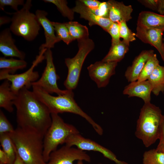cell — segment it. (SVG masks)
<instances>
[{"label":"cell","mask_w":164,"mask_h":164,"mask_svg":"<svg viewBox=\"0 0 164 164\" xmlns=\"http://www.w3.org/2000/svg\"><path fill=\"white\" fill-rule=\"evenodd\" d=\"M18 127L33 131L43 136L51 125V113L32 91L22 88L13 101Z\"/></svg>","instance_id":"obj_1"},{"label":"cell","mask_w":164,"mask_h":164,"mask_svg":"<svg viewBox=\"0 0 164 164\" xmlns=\"http://www.w3.org/2000/svg\"><path fill=\"white\" fill-rule=\"evenodd\" d=\"M9 134L17 154L25 164H46L43 157L44 136L19 127Z\"/></svg>","instance_id":"obj_2"},{"label":"cell","mask_w":164,"mask_h":164,"mask_svg":"<svg viewBox=\"0 0 164 164\" xmlns=\"http://www.w3.org/2000/svg\"><path fill=\"white\" fill-rule=\"evenodd\" d=\"M32 91L41 102L48 108L51 114L72 113L85 118L91 125L97 133L100 135L103 134L101 127L97 123L78 105L74 99L73 90H68L65 94L53 96L40 87L32 86Z\"/></svg>","instance_id":"obj_3"},{"label":"cell","mask_w":164,"mask_h":164,"mask_svg":"<svg viewBox=\"0 0 164 164\" xmlns=\"http://www.w3.org/2000/svg\"><path fill=\"white\" fill-rule=\"evenodd\" d=\"M162 115L160 109L150 102L145 103L141 108L135 134L146 147L158 139Z\"/></svg>","instance_id":"obj_4"},{"label":"cell","mask_w":164,"mask_h":164,"mask_svg":"<svg viewBox=\"0 0 164 164\" xmlns=\"http://www.w3.org/2000/svg\"><path fill=\"white\" fill-rule=\"evenodd\" d=\"M32 1L27 0L22 8L12 14L9 29L15 35L28 41L33 40L38 36L40 25L35 14L31 12Z\"/></svg>","instance_id":"obj_5"},{"label":"cell","mask_w":164,"mask_h":164,"mask_svg":"<svg viewBox=\"0 0 164 164\" xmlns=\"http://www.w3.org/2000/svg\"><path fill=\"white\" fill-rule=\"evenodd\" d=\"M51 116V125L43 138V157L46 163L51 153L57 149L59 145L65 143L69 136L80 133L74 126L65 123L58 114L52 113Z\"/></svg>","instance_id":"obj_6"},{"label":"cell","mask_w":164,"mask_h":164,"mask_svg":"<svg viewBox=\"0 0 164 164\" xmlns=\"http://www.w3.org/2000/svg\"><path fill=\"white\" fill-rule=\"evenodd\" d=\"M77 42L78 50L77 54L72 58L65 59L68 72L63 84L67 89L71 90L77 86L84 61L95 46L94 42L89 38L77 40Z\"/></svg>","instance_id":"obj_7"},{"label":"cell","mask_w":164,"mask_h":164,"mask_svg":"<svg viewBox=\"0 0 164 164\" xmlns=\"http://www.w3.org/2000/svg\"><path fill=\"white\" fill-rule=\"evenodd\" d=\"M38 55L32 62L31 67L25 72L20 74H12L9 70H0V80H7L11 83V89L12 92L17 95L19 91L24 87L28 89L32 87V83L38 79L39 75L37 71L34 69L35 67L45 59L44 53L47 49L39 48Z\"/></svg>","instance_id":"obj_8"},{"label":"cell","mask_w":164,"mask_h":164,"mask_svg":"<svg viewBox=\"0 0 164 164\" xmlns=\"http://www.w3.org/2000/svg\"><path fill=\"white\" fill-rule=\"evenodd\" d=\"M44 56L46 60V66L40 78L32 83V86L40 87L50 94L55 93L60 95L66 93L68 89L61 90L57 85V82L60 77L56 73L51 49L46 50Z\"/></svg>","instance_id":"obj_9"},{"label":"cell","mask_w":164,"mask_h":164,"mask_svg":"<svg viewBox=\"0 0 164 164\" xmlns=\"http://www.w3.org/2000/svg\"><path fill=\"white\" fill-rule=\"evenodd\" d=\"M65 145L75 146L83 151H92L99 152L104 156L117 164H128L125 162L119 160L116 155L111 150L90 139L83 137L80 133L73 134L69 136L66 139Z\"/></svg>","instance_id":"obj_10"},{"label":"cell","mask_w":164,"mask_h":164,"mask_svg":"<svg viewBox=\"0 0 164 164\" xmlns=\"http://www.w3.org/2000/svg\"><path fill=\"white\" fill-rule=\"evenodd\" d=\"M77 160L90 162L91 159L84 151L65 145L52 152L46 164H73Z\"/></svg>","instance_id":"obj_11"},{"label":"cell","mask_w":164,"mask_h":164,"mask_svg":"<svg viewBox=\"0 0 164 164\" xmlns=\"http://www.w3.org/2000/svg\"><path fill=\"white\" fill-rule=\"evenodd\" d=\"M118 63L101 60L96 62L88 67L89 76L95 82L98 88L104 87L108 84L111 76L115 74Z\"/></svg>","instance_id":"obj_12"},{"label":"cell","mask_w":164,"mask_h":164,"mask_svg":"<svg viewBox=\"0 0 164 164\" xmlns=\"http://www.w3.org/2000/svg\"><path fill=\"white\" fill-rule=\"evenodd\" d=\"M136 36L142 42L150 44L158 51L164 62V48L162 35L163 31L137 26Z\"/></svg>","instance_id":"obj_13"},{"label":"cell","mask_w":164,"mask_h":164,"mask_svg":"<svg viewBox=\"0 0 164 164\" xmlns=\"http://www.w3.org/2000/svg\"><path fill=\"white\" fill-rule=\"evenodd\" d=\"M73 11L80 15V17L88 21L90 26L97 25L108 32L113 23L109 19L103 18L93 13L80 0L76 2L75 6L72 9Z\"/></svg>","instance_id":"obj_14"},{"label":"cell","mask_w":164,"mask_h":164,"mask_svg":"<svg viewBox=\"0 0 164 164\" xmlns=\"http://www.w3.org/2000/svg\"><path fill=\"white\" fill-rule=\"evenodd\" d=\"M40 26L43 28L45 38V42L39 48L51 49L54 47L55 44L60 40L55 34L54 28L52 21L47 17V12L45 11L37 9L35 14Z\"/></svg>","instance_id":"obj_15"},{"label":"cell","mask_w":164,"mask_h":164,"mask_svg":"<svg viewBox=\"0 0 164 164\" xmlns=\"http://www.w3.org/2000/svg\"><path fill=\"white\" fill-rule=\"evenodd\" d=\"M9 28H6L0 33V51L5 57H16L24 60L26 54L20 50L15 44Z\"/></svg>","instance_id":"obj_16"},{"label":"cell","mask_w":164,"mask_h":164,"mask_svg":"<svg viewBox=\"0 0 164 164\" xmlns=\"http://www.w3.org/2000/svg\"><path fill=\"white\" fill-rule=\"evenodd\" d=\"M109 9V19L113 22L118 24L122 21L127 22L132 19V5H125L122 2L114 0L107 2Z\"/></svg>","instance_id":"obj_17"},{"label":"cell","mask_w":164,"mask_h":164,"mask_svg":"<svg viewBox=\"0 0 164 164\" xmlns=\"http://www.w3.org/2000/svg\"><path fill=\"white\" fill-rule=\"evenodd\" d=\"M152 88L148 80L131 82L126 86L123 91V94L129 97H136L141 98L145 103L150 102L151 94Z\"/></svg>","instance_id":"obj_18"},{"label":"cell","mask_w":164,"mask_h":164,"mask_svg":"<svg viewBox=\"0 0 164 164\" xmlns=\"http://www.w3.org/2000/svg\"><path fill=\"white\" fill-rule=\"evenodd\" d=\"M154 53L152 50H143L135 58L132 65L127 68L125 73V76L128 82L137 80L145 64Z\"/></svg>","instance_id":"obj_19"},{"label":"cell","mask_w":164,"mask_h":164,"mask_svg":"<svg viewBox=\"0 0 164 164\" xmlns=\"http://www.w3.org/2000/svg\"><path fill=\"white\" fill-rule=\"evenodd\" d=\"M137 26L164 31V15L148 11H142L139 14Z\"/></svg>","instance_id":"obj_20"},{"label":"cell","mask_w":164,"mask_h":164,"mask_svg":"<svg viewBox=\"0 0 164 164\" xmlns=\"http://www.w3.org/2000/svg\"><path fill=\"white\" fill-rule=\"evenodd\" d=\"M11 83L7 80L0 86V107L9 112L14 110L13 101L16 95L11 91Z\"/></svg>","instance_id":"obj_21"},{"label":"cell","mask_w":164,"mask_h":164,"mask_svg":"<svg viewBox=\"0 0 164 164\" xmlns=\"http://www.w3.org/2000/svg\"><path fill=\"white\" fill-rule=\"evenodd\" d=\"M129 45V43L123 40L111 45L109 52L102 60L105 62L120 61L128 51Z\"/></svg>","instance_id":"obj_22"},{"label":"cell","mask_w":164,"mask_h":164,"mask_svg":"<svg viewBox=\"0 0 164 164\" xmlns=\"http://www.w3.org/2000/svg\"><path fill=\"white\" fill-rule=\"evenodd\" d=\"M147 80L152 86V92L156 96L164 92V66L158 65L154 69Z\"/></svg>","instance_id":"obj_23"},{"label":"cell","mask_w":164,"mask_h":164,"mask_svg":"<svg viewBox=\"0 0 164 164\" xmlns=\"http://www.w3.org/2000/svg\"><path fill=\"white\" fill-rule=\"evenodd\" d=\"M65 23L70 35L75 40L89 38V31L87 26L76 21H70Z\"/></svg>","instance_id":"obj_24"},{"label":"cell","mask_w":164,"mask_h":164,"mask_svg":"<svg viewBox=\"0 0 164 164\" xmlns=\"http://www.w3.org/2000/svg\"><path fill=\"white\" fill-rule=\"evenodd\" d=\"M0 142L2 149L8 157V164H13L16 158V151L9 133L0 134Z\"/></svg>","instance_id":"obj_25"},{"label":"cell","mask_w":164,"mask_h":164,"mask_svg":"<svg viewBox=\"0 0 164 164\" xmlns=\"http://www.w3.org/2000/svg\"><path fill=\"white\" fill-rule=\"evenodd\" d=\"M27 63L24 60L16 59L12 58H6L5 57H0V69L9 70L10 73L14 74L19 70L25 68Z\"/></svg>","instance_id":"obj_26"},{"label":"cell","mask_w":164,"mask_h":164,"mask_svg":"<svg viewBox=\"0 0 164 164\" xmlns=\"http://www.w3.org/2000/svg\"><path fill=\"white\" fill-rule=\"evenodd\" d=\"M159 64V61L156 54L153 53L149 57L145 64L138 78L137 81L146 80L154 69Z\"/></svg>","instance_id":"obj_27"},{"label":"cell","mask_w":164,"mask_h":164,"mask_svg":"<svg viewBox=\"0 0 164 164\" xmlns=\"http://www.w3.org/2000/svg\"><path fill=\"white\" fill-rule=\"evenodd\" d=\"M143 164H164V153L156 149L145 151L143 157Z\"/></svg>","instance_id":"obj_28"},{"label":"cell","mask_w":164,"mask_h":164,"mask_svg":"<svg viewBox=\"0 0 164 164\" xmlns=\"http://www.w3.org/2000/svg\"><path fill=\"white\" fill-rule=\"evenodd\" d=\"M52 22L56 32V35L60 40L63 41L67 45H68L75 40L70 35L65 22Z\"/></svg>","instance_id":"obj_29"},{"label":"cell","mask_w":164,"mask_h":164,"mask_svg":"<svg viewBox=\"0 0 164 164\" xmlns=\"http://www.w3.org/2000/svg\"><path fill=\"white\" fill-rule=\"evenodd\" d=\"M46 3H51L54 5L58 10L64 17H66L72 21L74 19V13L72 9H70L67 6V2L65 0H43Z\"/></svg>","instance_id":"obj_30"},{"label":"cell","mask_w":164,"mask_h":164,"mask_svg":"<svg viewBox=\"0 0 164 164\" xmlns=\"http://www.w3.org/2000/svg\"><path fill=\"white\" fill-rule=\"evenodd\" d=\"M118 24L119 26L120 37L122 38L124 41L129 44L130 42L136 40V33L128 28L126 22L122 21Z\"/></svg>","instance_id":"obj_31"},{"label":"cell","mask_w":164,"mask_h":164,"mask_svg":"<svg viewBox=\"0 0 164 164\" xmlns=\"http://www.w3.org/2000/svg\"><path fill=\"white\" fill-rule=\"evenodd\" d=\"M15 130L2 111L0 110V134L11 133Z\"/></svg>","instance_id":"obj_32"},{"label":"cell","mask_w":164,"mask_h":164,"mask_svg":"<svg viewBox=\"0 0 164 164\" xmlns=\"http://www.w3.org/2000/svg\"><path fill=\"white\" fill-rule=\"evenodd\" d=\"M89 9L91 12L97 16L106 18H109V9L107 2H101L99 7L97 9Z\"/></svg>","instance_id":"obj_33"},{"label":"cell","mask_w":164,"mask_h":164,"mask_svg":"<svg viewBox=\"0 0 164 164\" xmlns=\"http://www.w3.org/2000/svg\"><path fill=\"white\" fill-rule=\"evenodd\" d=\"M24 4V1L23 0H0V9L4 10L5 6H10L16 12L19 10L18 6L23 5Z\"/></svg>","instance_id":"obj_34"},{"label":"cell","mask_w":164,"mask_h":164,"mask_svg":"<svg viewBox=\"0 0 164 164\" xmlns=\"http://www.w3.org/2000/svg\"><path fill=\"white\" fill-rule=\"evenodd\" d=\"M108 32L110 35L111 37V45L117 43L121 40L119 26L118 24L113 22Z\"/></svg>","instance_id":"obj_35"},{"label":"cell","mask_w":164,"mask_h":164,"mask_svg":"<svg viewBox=\"0 0 164 164\" xmlns=\"http://www.w3.org/2000/svg\"><path fill=\"white\" fill-rule=\"evenodd\" d=\"M158 139L159 141L156 149L158 151L164 148V115H162L159 127Z\"/></svg>","instance_id":"obj_36"},{"label":"cell","mask_w":164,"mask_h":164,"mask_svg":"<svg viewBox=\"0 0 164 164\" xmlns=\"http://www.w3.org/2000/svg\"><path fill=\"white\" fill-rule=\"evenodd\" d=\"M86 6L91 9L97 8L101 2L97 0H80Z\"/></svg>","instance_id":"obj_37"},{"label":"cell","mask_w":164,"mask_h":164,"mask_svg":"<svg viewBox=\"0 0 164 164\" xmlns=\"http://www.w3.org/2000/svg\"><path fill=\"white\" fill-rule=\"evenodd\" d=\"M138 1L145 7L152 10L157 11V0H140Z\"/></svg>","instance_id":"obj_38"},{"label":"cell","mask_w":164,"mask_h":164,"mask_svg":"<svg viewBox=\"0 0 164 164\" xmlns=\"http://www.w3.org/2000/svg\"><path fill=\"white\" fill-rule=\"evenodd\" d=\"M157 11L160 15H164V0H157Z\"/></svg>","instance_id":"obj_39"},{"label":"cell","mask_w":164,"mask_h":164,"mask_svg":"<svg viewBox=\"0 0 164 164\" xmlns=\"http://www.w3.org/2000/svg\"><path fill=\"white\" fill-rule=\"evenodd\" d=\"M8 157L2 149H0V163L2 164H8Z\"/></svg>","instance_id":"obj_40"},{"label":"cell","mask_w":164,"mask_h":164,"mask_svg":"<svg viewBox=\"0 0 164 164\" xmlns=\"http://www.w3.org/2000/svg\"><path fill=\"white\" fill-rule=\"evenodd\" d=\"M11 22V18L9 17L2 16L0 17V26L9 23Z\"/></svg>","instance_id":"obj_41"},{"label":"cell","mask_w":164,"mask_h":164,"mask_svg":"<svg viewBox=\"0 0 164 164\" xmlns=\"http://www.w3.org/2000/svg\"><path fill=\"white\" fill-rule=\"evenodd\" d=\"M15 151L16 158L13 164H25L23 161L22 160V159L20 158L17 154L16 150Z\"/></svg>","instance_id":"obj_42"},{"label":"cell","mask_w":164,"mask_h":164,"mask_svg":"<svg viewBox=\"0 0 164 164\" xmlns=\"http://www.w3.org/2000/svg\"><path fill=\"white\" fill-rule=\"evenodd\" d=\"M77 164H84L83 162V161L78 160Z\"/></svg>","instance_id":"obj_43"},{"label":"cell","mask_w":164,"mask_h":164,"mask_svg":"<svg viewBox=\"0 0 164 164\" xmlns=\"http://www.w3.org/2000/svg\"><path fill=\"white\" fill-rule=\"evenodd\" d=\"M159 151L162 152L164 153V148L160 150Z\"/></svg>","instance_id":"obj_44"},{"label":"cell","mask_w":164,"mask_h":164,"mask_svg":"<svg viewBox=\"0 0 164 164\" xmlns=\"http://www.w3.org/2000/svg\"><path fill=\"white\" fill-rule=\"evenodd\" d=\"M163 47H164V38L163 39Z\"/></svg>","instance_id":"obj_45"},{"label":"cell","mask_w":164,"mask_h":164,"mask_svg":"<svg viewBox=\"0 0 164 164\" xmlns=\"http://www.w3.org/2000/svg\"><path fill=\"white\" fill-rule=\"evenodd\" d=\"M99 164H103L100 163H99Z\"/></svg>","instance_id":"obj_46"},{"label":"cell","mask_w":164,"mask_h":164,"mask_svg":"<svg viewBox=\"0 0 164 164\" xmlns=\"http://www.w3.org/2000/svg\"><path fill=\"white\" fill-rule=\"evenodd\" d=\"M0 164H2V163H0Z\"/></svg>","instance_id":"obj_47"}]
</instances>
